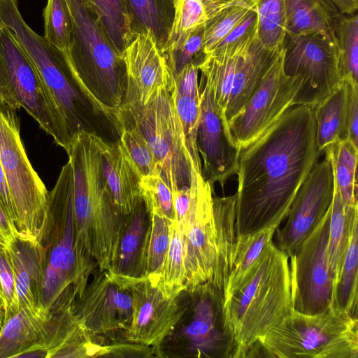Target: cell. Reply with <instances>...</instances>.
I'll list each match as a JSON object with an SVG mask.
<instances>
[{
    "mask_svg": "<svg viewBox=\"0 0 358 358\" xmlns=\"http://www.w3.org/2000/svg\"><path fill=\"white\" fill-rule=\"evenodd\" d=\"M322 152L312 106L289 108L259 138L240 149L236 236L278 227Z\"/></svg>",
    "mask_w": 358,
    "mask_h": 358,
    "instance_id": "obj_1",
    "label": "cell"
},
{
    "mask_svg": "<svg viewBox=\"0 0 358 358\" xmlns=\"http://www.w3.org/2000/svg\"><path fill=\"white\" fill-rule=\"evenodd\" d=\"M0 23L20 45L56 104L72 139L80 133L107 143L120 141L119 114L101 106L77 77L66 54L49 44L24 21L17 0H0Z\"/></svg>",
    "mask_w": 358,
    "mask_h": 358,
    "instance_id": "obj_2",
    "label": "cell"
},
{
    "mask_svg": "<svg viewBox=\"0 0 358 358\" xmlns=\"http://www.w3.org/2000/svg\"><path fill=\"white\" fill-rule=\"evenodd\" d=\"M292 310L289 256L271 241L222 308L229 357H248Z\"/></svg>",
    "mask_w": 358,
    "mask_h": 358,
    "instance_id": "obj_3",
    "label": "cell"
},
{
    "mask_svg": "<svg viewBox=\"0 0 358 358\" xmlns=\"http://www.w3.org/2000/svg\"><path fill=\"white\" fill-rule=\"evenodd\" d=\"M103 141L78 134L66 152L73 176V207L78 249L100 271H108L115 253L124 215L115 205L101 161Z\"/></svg>",
    "mask_w": 358,
    "mask_h": 358,
    "instance_id": "obj_4",
    "label": "cell"
},
{
    "mask_svg": "<svg viewBox=\"0 0 358 358\" xmlns=\"http://www.w3.org/2000/svg\"><path fill=\"white\" fill-rule=\"evenodd\" d=\"M278 358H357V317L331 306L317 314L294 310L255 345Z\"/></svg>",
    "mask_w": 358,
    "mask_h": 358,
    "instance_id": "obj_5",
    "label": "cell"
},
{
    "mask_svg": "<svg viewBox=\"0 0 358 358\" xmlns=\"http://www.w3.org/2000/svg\"><path fill=\"white\" fill-rule=\"evenodd\" d=\"M72 35L66 52L79 80L101 106L119 114L127 78L122 57L106 38L86 0H66Z\"/></svg>",
    "mask_w": 358,
    "mask_h": 358,
    "instance_id": "obj_6",
    "label": "cell"
},
{
    "mask_svg": "<svg viewBox=\"0 0 358 358\" xmlns=\"http://www.w3.org/2000/svg\"><path fill=\"white\" fill-rule=\"evenodd\" d=\"M119 117L122 129H135L143 137L155 159L157 173L171 192L189 188L192 167L171 89L158 90L145 105L124 101Z\"/></svg>",
    "mask_w": 358,
    "mask_h": 358,
    "instance_id": "obj_7",
    "label": "cell"
},
{
    "mask_svg": "<svg viewBox=\"0 0 358 358\" xmlns=\"http://www.w3.org/2000/svg\"><path fill=\"white\" fill-rule=\"evenodd\" d=\"M17 111L0 97V162L10 192L18 236L39 242L48 224V191L25 152Z\"/></svg>",
    "mask_w": 358,
    "mask_h": 358,
    "instance_id": "obj_8",
    "label": "cell"
},
{
    "mask_svg": "<svg viewBox=\"0 0 358 358\" xmlns=\"http://www.w3.org/2000/svg\"><path fill=\"white\" fill-rule=\"evenodd\" d=\"M73 178L62 172L48 199L55 208L62 229L52 249L45 268L41 287V303L50 308L67 291L78 299L85 291L95 264L85 259L78 246L73 207Z\"/></svg>",
    "mask_w": 358,
    "mask_h": 358,
    "instance_id": "obj_9",
    "label": "cell"
},
{
    "mask_svg": "<svg viewBox=\"0 0 358 358\" xmlns=\"http://www.w3.org/2000/svg\"><path fill=\"white\" fill-rule=\"evenodd\" d=\"M0 70L6 88L23 108L67 152L72 139L35 66L8 29L0 23Z\"/></svg>",
    "mask_w": 358,
    "mask_h": 358,
    "instance_id": "obj_10",
    "label": "cell"
},
{
    "mask_svg": "<svg viewBox=\"0 0 358 358\" xmlns=\"http://www.w3.org/2000/svg\"><path fill=\"white\" fill-rule=\"evenodd\" d=\"M283 49L285 73L302 78L295 106L313 107L340 83L336 34H287Z\"/></svg>",
    "mask_w": 358,
    "mask_h": 358,
    "instance_id": "obj_11",
    "label": "cell"
},
{
    "mask_svg": "<svg viewBox=\"0 0 358 358\" xmlns=\"http://www.w3.org/2000/svg\"><path fill=\"white\" fill-rule=\"evenodd\" d=\"M189 207L182 236L187 291L210 285L217 257V229L213 211V187L192 166ZM177 225V224H176Z\"/></svg>",
    "mask_w": 358,
    "mask_h": 358,
    "instance_id": "obj_12",
    "label": "cell"
},
{
    "mask_svg": "<svg viewBox=\"0 0 358 358\" xmlns=\"http://www.w3.org/2000/svg\"><path fill=\"white\" fill-rule=\"evenodd\" d=\"M329 219L330 206L289 257L292 309L299 313L317 314L333 304L334 279L327 253Z\"/></svg>",
    "mask_w": 358,
    "mask_h": 358,
    "instance_id": "obj_13",
    "label": "cell"
},
{
    "mask_svg": "<svg viewBox=\"0 0 358 358\" xmlns=\"http://www.w3.org/2000/svg\"><path fill=\"white\" fill-rule=\"evenodd\" d=\"M283 57L284 49L274 60L243 110L228 124L231 138L239 149L259 138L283 113L295 106L302 78L285 73Z\"/></svg>",
    "mask_w": 358,
    "mask_h": 358,
    "instance_id": "obj_14",
    "label": "cell"
},
{
    "mask_svg": "<svg viewBox=\"0 0 358 358\" xmlns=\"http://www.w3.org/2000/svg\"><path fill=\"white\" fill-rule=\"evenodd\" d=\"M334 175L329 158L317 162L299 189L287 221L275 232V245L289 257L321 221L332 201Z\"/></svg>",
    "mask_w": 358,
    "mask_h": 358,
    "instance_id": "obj_15",
    "label": "cell"
},
{
    "mask_svg": "<svg viewBox=\"0 0 358 358\" xmlns=\"http://www.w3.org/2000/svg\"><path fill=\"white\" fill-rule=\"evenodd\" d=\"M121 278L132 297V315L125 331L126 340L159 349L183 315L178 297L166 296L147 277Z\"/></svg>",
    "mask_w": 358,
    "mask_h": 358,
    "instance_id": "obj_16",
    "label": "cell"
},
{
    "mask_svg": "<svg viewBox=\"0 0 358 358\" xmlns=\"http://www.w3.org/2000/svg\"><path fill=\"white\" fill-rule=\"evenodd\" d=\"M73 312L92 335L126 331L132 315L131 294L121 277L99 270L78 299Z\"/></svg>",
    "mask_w": 358,
    "mask_h": 358,
    "instance_id": "obj_17",
    "label": "cell"
},
{
    "mask_svg": "<svg viewBox=\"0 0 358 358\" xmlns=\"http://www.w3.org/2000/svg\"><path fill=\"white\" fill-rule=\"evenodd\" d=\"M200 115L196 133V145L203 166V178L213 187H222L238 169L240 149L233 142L222 110L214 99L212 90L201 78L199 85Z\"/></svg>",
    "mask_w": 358,
    "mask_h": 358,
    "instance_id": "obj_18",
    "label": "cell"
},
{
    "mask_svg": "<svg viewBox=\"0 0 358 358\" xmlns=\"http://www.w3.org/2000/svg\"><path fill=\"white\" fill-rule=\"evenodd\" d=\"M122 59L127 78L124 101L133 100L145 105L158 90L172 88L173 78L150 31L135 35L124 49Z\"/></svg>",
    "mask_w": 358,
    "mask_h": 358,
    "instance_id": "obj_19",
    "label": "cell"
},
{
    "mask_svg": "<svg viewBox=\"0 0 358 358\" xmlns=\"http://www.w3.org/2000/svg\"><path fill=\"white\" fill-rule=\"evenodd\" d=\"M150 233V216L142 196L124 215L110 266L108 271L123 278L145 277Z\"/></svg>",
    "mask_w": 358,
    "mask_h": 358,
    "instance_id": "obj_20",
    "label": "cell"
},
{
    "mask_svg": "<svg viewBox=\"0 0 358 358\" xmlns=\"http://www.w3.org/2000/svg\"><path fill=\"white\" fill-rule=\"evenodd\" d=\"M6 248L15 277V303L13 313L24 306L42 304L41 287L45 267L43 249L39 242L18 236Z\"/></svg>",
    "mask_w": 358,
    "mask_h": 358,
    "instance_id": "obj_21",
    "label": "cell"
},
{
    "mask_svg": "<svg viewBox=\"0 0 358 358\" xmlns=\"http://www.w3.org/2000/svg\"><path fill=\"white\" fill-rule=\"evenodd\" d=\"M282 50L271 51L266 49L257 35L241 54L224 112L227 126L229 122L243 110Z\"/></svg>",
    "mask_w": 358,
    "mask_h": 358,
    "instance_id": "obj_22",
    "label": "cell"
},
{
    "mask_svg": "<svg viewBox=\"0 0 358 358\" xmlns=\"http://www.w3.org/2000/svg\"><path fill=\"white\" fill-rule=\"evenodd\" d=\"M101 161L106 182L117 208L129 214L141 196V175L122 143L101 144Z\"/></svg>",
    "mask_w": 358,
    "mask_h": 358,
    "instance_id": "obj_23",
    "label": "cell"
},
{
    "mask_svg": "<svg viewBox=\"0 0 358 358\" xmlns=\"http://www.w3.org/2000/svg\"><path fill=\"white\" fill-rule=\"evenodd\" d=\"M199 67L186 65L174 78L171 94L185 136L191 166L201 173L202 166L196 145V133L200 115V94L198 83Z\"/></svg>",
    "mask_w": 358,
    "mask_h": 358,
    "instance_id": "obj_24",
    "label": "cell"
},
{
    "mask_svg": "<svg viewBox=\"0 0 358 358\" xmlns=\"http://www.w3.org/2000/svg\"><path fill=\"white\" fill-rule=\"evenodd\" d=\"M194 291L200 298L195 306L192 320L184 330L190 347L199 352L206 353L214 351L216 345L222 344L227 348L229 357V342L223 331L216 327L217 321L222 320L218 319V316L222 315V296L208 285Z\"/></svg>",
    "mask_w": 358,
    "mask_h": 358,
    "instance_id": "obj_25",
    "label": "cell"
},
{
    "mask_svg": "<svg viewBox=\"0 0 358 358\" xmlns=\"http://www.w3.org/2000/svg\"><path fill=\"white\" fill-rule=\"evenodd\" d=\"M357 87L358 83L341 80L331 93L313 107L316 122V144L321 152L334 143L348 138V115Z\"/></svg>",
    "mask_w": 358,
    "mask_h": 358,
    "instance_id": "obj_26",
    "label": "cell"
},
{
    "mask_svg": "<svg viewBox=\"0 0 358 358\" xmlns=\"http://www.w3.org/2000/svg\"><path fill=\"white\" fill-rule=\"evenodd\" d=\"M43 304L24 306L5 319L0 330V357H20L36 345L48 321Z\"/></svg>",
    "mask_w": 358,
    "mask_h": 358,
    "instance_id": "obj_27",
    "label": "cell"
},
{
    "mask_svg": "<svg viewBox=\"0 0 358 358\" xmlns=\"http://www.w3.org/2000/svg\"><path fill=\"white\" fill-rule=\"evenodd\" d=\"M286 35L334 34L343 15L330 0H285Z\"/></svg>",
    "mask_w": 358,
    "mask_h": 358,
    "instance_id": "obj_28",
    "label": "cell"
},
{
    "mask_svg": "<svg viewBox=\"0 0 358 358\" xmlns=\"http://www.w3.org/2000/svg\"><path fill=\"white\" fill-rule=\"evenodd\" d=\"M357 222L358 205H345L334 181L327 243L329 264L334 279V292L339 280L353 227Z\"/></svg>",
    "mask_w": 358,
    "mask_h": 358,
    "instance_id": "obj_29",
    "label": "cell"
},
{
    "mask_svg": "<svg viewBox=\"0 0 358 358\" xmlns=\"http://www.w3.org/2000/svg\"><path fill=\"white\" fill-rule=\"evenodd\" d=\"M176 0H124L135 35L150 31L162 52L173 21Z\"/></svg>",
    "mask_w": 358,
    "mask_h": 358,
    "instance_id": "obj_30",
    "label": "cell"
},
{
    "mask_svg": "<svg viewBox=\"0 0 358 358\" xmlns=\"http://www.w3.org/2000/svg\"><path fill=\"white\" fill-rule=\"evenodd\" d=\"M241 0H176L171 29L163 55L180 46L187 36L230 5Z\"/></svg>",
    "mask_w": 358,
    "mask_h": 358,
    "instance_id": "obj_31",
    "label": "cell"
},
{
    "mask_svg": "<svg viewBox=\"0 0 358 358\" xmlns=\"http://www.w3.org/2000/svg\"><path fill=\"white\" fill-rule=\"evenodd\" d=\"M277 227L236 236L232 262L223 293V302L241 286L266 247L273 241ZM223 304V303H222Z\"/></svg>",
    "mask_w": 358,
    "mask_h": 358,
    "instance_id": "obj_32",
    "label": "cell"
},
{
    "mask_svg": "<svg viewBox=\"0 0 358 358\" xmlns=\"http://www.w3.org/2000/svg\"><path fill=\"white\" fill-rule=\"evenodd\" d=\"M110 44L122 57L132 40L129 14L124 0H86Z\"/></svg>",
    "mask_w": 358,
    "mask_h": 358,
    "instance_id": "obj_33",
    "label": "cell"
},
{
    "mask_svg": "<svg viewBox=\"0 0 358 358\" xmlns=\"http://www.w3.org/2000/svg\"><path fill=\"white\" fill-rule=\"evenodd\" d=\"M324 152L331 162L334 181L343 203L347 206L358 205L357 202V146L350 139L338 141Z\"/></svg>",
    "mask_w": 358,
    "mask_h": 358,
    "instance_id": "obj_34",
    "label": "cell"
},
{
    "mask_svg": "<svg viewBox=\"0 0 358 358\" xmlns=\"http://www.w3.org/2000/svg\"><path fill=\"white\" fill-rule=\"evenodd\" d=\"M148 279L169 298H177L187 289L182 236L174 221L163 262L157 274Z\"/></svg>",
    "mask_w": 358,
    "mask_h": 358,
    "instance_id": "obj_35",
    "label": "cell"
},
{
    "mask_svg": "<svg viewBox=\"0 0 358 358\" xmlns=\"http://www.w3.org/2000/svg\"><path fill=\"white\" fill-rule=\"evenodd\" d=\"M247 47L232 52H211L206 55L199 66L201 73V78L212 90L217 105L222 110L224 116L232 88L236 64L241 54Z\"/></svg>",
    "mask_w": 358,
    "mask_h": 358,
    "instance_id": "obj_36",
    "label": "cell"
},
{
    "mask_svg": "<svg viewBox=\"0 0 358 358\" xmlns=\"http://www.w3.org/2000/svg\"><path fill=\"white\" fill-rule=\"evenodd\" d=\"M358 222L353 227L332 306L357 317Z\"/></svg>",
    "mask_w": 358,
    "mask_h": 358,
    "instance_id": "obj_37",
    "label": "cell"
},
{
    "mask_svg": "<svg viewBox=\"0 0 358 358\" xmlns=\"http://www.w3.org/2000/svg\"><path fill=\"white\" fill-rule=\"evenodd\" d=\"M257 13V35L262 45L271 51L283 49L286 37L285 0H254Z\"/></svg>",
    "mask_w": 358,
    "mask_h": 358,
    "instance_id": "obj_38",
    "label": "cell"
},
{
    "mask_svg": "<svg viewBox=\"0 0 358 358\" xmlns=\"http://www.w3.org/2000/svg\"><path fill=\"white\" fill-rule=\"evenodd\" d=\"M335 34L338 41V69L341 80L358 83V17L342 15Z\"/></svg>",
    "mask_w": 358,
    "mask_h": 358,
    "instance_id": "obj_39",
    "label": "cell"
},
{
    "mask_svg": "<svg viewBox=\"0 0 358 358\" xmlns=\"http://www.w3.org/2000/svg\"><path fill=\"white\" fill-rule=\"evenodd\" d=\"M255 8L254 0H241L225 8L208 20L204 28L205 55L210 53Z\"/></svg>",
    "mask_w": 358,
    "mask_h": 358,
    "instance_id": "obj_40",
    "label": "cell"
},
{
    "mask_svg": "<svg viewBox=\"0 0 358 358\" xmlns=\"http://www.w3.org/2000/svg\"><path fill=\"white\" fill-rule=\"evenodd\" d=\"M43 18L45 40L66 53L72 35V18L66 1L47 0Z\"/></svg>",
    "mask_w": 358,
    "mask_h": 358,
    "instance_id": "obj_41",
    "label": "cell"
},
{
    "mask_svg": "<svg viewBox=\"0 0 358 358\" xmlns=\"http://www.w3.org/2000/svg\"><path fill=\"white\" fill-rule=\"evenodd\" d=\"M146 206L150 216V233L145 277L151 278L158 272L166 255L173 222L169 220L159 208L147 204Z\"/></svg>",
    "mask_w": 358,
    "mask_h": 358,
    "instance_id": "obj_42",
    "label": "cell"
},
{
    "mask_svg": "<svg viewBox=\"0 0 358 358\" xmlns=\"http://www.w3.org/2000/svg\"><path fill=\"white\" fill-rule=\"evenodd\" d=\"M204 28L203 25L192 31L180 46L164 55L173 78L186 65L192 63L199 67L203 61Z\"/></svg>",
    "mask_w": 358,
    "mask_h": 358,
    "instance_id": "obj_43",
    "label": "cell"
},
{
    "mask_svg": "<svg viewBox=\"0 0 358 358\" xmlns=\"http://www.w3.org/2000/svg\"><path fill=\"white\" fill-rule=\"evenodd\" d=\"M141 176L157 173L155 159L143 137L131 127H123L120 139Z\"/></svg>",
    "mask_w": 358,
    "mask_h": 358,
    "instance_id": "obj_44",
    "label": "cell"
},
{
    "mask_svg": "<svg viewBox=\"0 0 358 358\" xmlns=\"http://www.w3.org/2000/svg\"><path fill=\"white\" fill-rule=\"evenodd\" d=\"M140 185L145 203L159 208L169 220L175 221L172 192L159 174L142 177Z\"/></svg>",
    "mask_w": 358,
    "mask_h": 358,
    "instance_id": "obj_45",
    "label": "cell"
},
{
    "mask_svg": "<svg viewBox=\"0 0 358 358\" xmlns=\"http://www.w3.org/2000/svg\"><path fill=\"white\" fill-rule=\"evenodd\" d=\"M257 13L255 8L211 52H228L245 48L257 36Z\"/></svg>",
    "mask_w": 358,
    "mask_h": 358,
    "instance_id": "obj_46",
    "label": "cell"
},
{
    "mask_svg": "<svg viewBox=\"0 0 358 358\" xmlns=\"http://www.w3.org/2000/svg\"><path fill=\"white\" fill-rule=\"evenodd\" d=\"M0 283L5 299V319L14 313L15 303V277L6 247L0 244ZM4 319V320H5Z\"/></svg>",
    "mask_w": 358,
    "mask_h": 358,
    "instance_id": "obj_47",
    "label": "cell"
},
{
    "mask_svg": "<svg viewBox=\"0 0 358 358\" xmlns=\"http://www.w3.org/2000/svg\"><path fill=\"white\" fill-rule=\"evenodd\" d=\"M175 222L180 228L185 223L190 202V188L172 192Z\"/></svg>",
    "mask_w": 358,
    "mask_h": 358,
    "instance_id": "obj_48",
    "label": "cell"
},
{
    "mask_svg": "<svg viewBox=\"0 0 358 358\" xmlns=\"http://www.w3.org/2000/svg\"><path fill=\"white\" fill-rule=\"evenodd\" d=\"M348 138L357 146L358 142V87L355 88L351 99L348 120Z\"/></svg>",
    "mask_w": 358,
    "mask_h": 358,
    "instance_id": "obj_49",
    "label": "cell"
},
{
    "mask_svg": "<svg viewBox=\"0 0 358 358\" xmlns=\"http://www.w3.org/2000/svg\"><path fill=\"white\" fill-rule=\"evenodd\" d=\"M0 206L15 225V213L5 173L0 162Z\"/></svg>",
    "mask_w": 358,
    "mask_h": 358,
    "instance_id": "obj_50",
    "label": "cell"
},
{
    "mask_svg": "<svg viewBox=\"0 0 358 358\" xmlns=\"http://www.w3.org/2000/svg\"><path fill=\"white\" fill-rule=\"evenodd\" d=\"M17 237L18 233L15 225L0 206V244L7 247Z\"/></svg>",
    "mask_w": 358,
    "mask_h": 358,
    "instance_id": "obj_51",
    "label": "cell"
},
{
    "mask_svg": "<svg viewBox=\"0 0 358 358\" xmlns=\"http://www.w3.org/2000/svg\"><path fill=\"white\" fill-rule=\"evenodd\" d=\"M343 15H352L358 8V0H330Z\"/></svg>",
    "mask_w": 358,
    "mask_h": 358,
    "instance_id": "obj_52",
    "label": "cell"
},
{
    "mask_svg": "<svg viewBox=\"0 0 358 358\" xmlns=\"http://www.w3.org/2000/svg\"><path fill=\"white\" fill-rule=\"evenodd\" d=\"M6 306L5 301L0 296V330L3 326L5 319Z\"/></svg>",
    "mask_w": 358,
    "mask_h": 358,
    "instance_id": "obj_53",
    "label": "cell"
},
{
    "mask_svg": "<svg viewBox=\"0 0 358 358\" xmlns=\"http://www.w3.org/2000/svg\"><path fill=\"white\" fill-rule=\"evenodd\" d=\"M0 296L1 298L3 299V300L5 301L4 299V296H3V291H2V288H1V283H0ZM6 306V305H5Z\"/></svg>",
    "mask_w": 358,
    "mask_h": 358,
    "instance_id": "obj_54",
    "label": "cell"
}]
</instances>
